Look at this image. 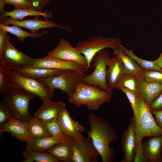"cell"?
I'll return each mask as SVG.
<instances>
[{
    "instance_id": "30",
    "label": "cell",
    "mask_w": 162,
    "mask_h": 162,
    "mask_svg": "<svg viewBox=\"0 0 162 162\" xmlns=\"http://www.w3.org/2000/svg\"><path fill=\"white\" fill-rule=\"evenodd\" d=\"M44 122L52 136L62 142L67 141L72 138L64 133L57 119Z\"/></svg>"
},
{
    "instance_id": "32",
    "label": "cell",
    "mask_w": 162,
    "mask_h": 162,
    "mask_svg": "<svg viewBox=\"0 0 162 162\" xmlns=\"http://www.w3.org/2000/svg\"><path fill=\"white\" fill-rule=\"evenodd\" d=\"M138 76L147 82L162 84V71L142 70L139 73Z\"/></svg>"
},
{
    "instance_id": "2",
    "label": "cell",
    "mask_w": 162,
    "mask_h": 162,
    "mask_svg": "<svg viewBox=\"0 0 162 162\" xmlns=\"http://www.w3.org/2000/svg\"><path fill=\"white\" fill-rule=\"evenodd\" d=\"M112 95L98 86L87 85L80 82L74 94L69 97L68 101L79 107L85 105L89 110H95L104 103H110Z\"/></svg>"
},
{
    "instance_id": "22",
    "label": "cell",
    "mask_w": 162,
    "mask_h": 162,
    "mask_svg": "<svg viewBox=\"0 0 162 162\" xmlns=\"http://www.w3.org/2000/svg\"><path fill=\"white\" fill-rule=\"evenodd\" d=\"M13 71L24 76L38 80L58 75L61 73L63 70L29 67Z\"/></svg>"
},
{
    "instance_id": "41",
    "label": "cell",
    "mask_w": 162,
    "mask_h": 162,
    "mask_svg": "<svg viewBox=\"0 0 162 162\" xmlns=\"http://www.w3.org/2000/svg\"><path fill=\"white\" fill-rule=\"evenodd\" d=\"M151 112L152 115L155 116L157 124L162 128V110L158 111L151 110Z\"/></svg>"
},
{
    "instance_id": "35",
    "label": "cell",
    "mask_w": 162,
    "mask_h": 162,
    "mask_svg": "<svg viewBox=\"0 0 162 162\" xmlns=\"http://www.w3.org/2000/svg\"><path fill=\"white\" fill-rule=\"evenodd\" d=\"M6 4L17 9H34L31 3L28 0H4Z\"/></svg>"
},
{
    "instance_id": "38",
    "label": "cell",
    "mask_w": 162,
    "mask_h": 162,
    "mask_svg": "<svg viewBox=\"0 0 162 162\" xmlns=\"http://www.w3.org/2000/svg\"><path fill=\"white\" fill-rule=\"evenodd\" d=\"M32 3L34 9L43 12L44 7L49 4L51 0H28Z\"/></svg>"
},
{
    "instance_id": "26",
    "label": "cell",
    "mask_w": 162,
    "mask_h": 162,
    "mask_svg": "<svg viewBox=\"0 0 162 162\" xmlns=\"http://www.w3.org/2000/svg\"><path fill=\"white\" fill-rule=\"evenodd\" d=\"M23 162H58L59 160L47 152L32 150L23 151Z\"/></svg>"
},
{
    "instance_id": "12",
    "label": "cell",
    "mask_w": 162,
    "mask_h": 162,
    "mask_svg": "<svg viewBox=\"0 0 162 162\" xmlns=\"http://www.w3.org/2000/svg\"><path fill=\"white\" fill-rule=\"evenodd\" d=\"M39 16H36L33 19H27L22 21L15 20L9 17H6L0 19V23L7 26L12 25L28 29L31 33L36 34L40 29L47 28H58L65 29L70 31L71 28L69 27H66L58 25L53 22L46 20L43 21L38 19Z\"/></svg>"
},
{
    "instance_id": "34",
    "label": "cell",
    "mask_w": 162,
    "mask_h": 162,
    "mask_svg": "<svg viewBox=\"0 0 162 162\" xmlns=\"http://www.w3.org/2000/svg\"><path fill=\"white\" fill-rule=\"evenodd\" d=\"M118 89L123 92L128 98L133 112V116L135 118L137 115V94L124 88L121 87Z\"/></svg>"
},
{
    "instance_id": "25",
    "label": "cell",
    "mask_w": 162,
    "mask_h": 162,
    "mask_svg": "<svg viewBox=\"0 0 162 162\" xmlns=\"http://www.w3.org/2000/svg\"><path fill=\"white\" fill-rule=\"evenodd\" d=\"M60 142H62L52 136L33 138L26 142V148L27 150L46 151L55 145Z\"/></svg>"
},
{
    "instance_id": "39",
    "label": "cell",
    "mask_w": 162,
    "mask_h": 162,
    "mask_svg": "<svg viewBox=\"0 0 162 162\" xmlns=\"http://www.w3.org/2000/svg\"><path fill=\"white\" fill-rule=\"evenodd\" d=\"M134 162H148V159L145 156L142 149V143L138 144L134 155Z\"/></svg>"
},
{
    "instance_id": "27",
    "label": "cell",
    "mask_w": 162,
    "mask_h": 162,
    "mask_svg": "<svg viewBox=\"0 0 162 162\" xmlns=\"http://www.w3.org/2000/svg\"><path fill=\"white\" fill-rule=\"evenodd\" d=\"M28 123L32 138L52 136L44 121L32 117Z\"/></svg>"
},
{
    "instance_id": "28",
    "label": "cell",
    "mask_w": 162,
    "mask_h": 162,
    "mask_svg": "<svg viewBox=\"0 0 162 162\" xmlns=\"http://www.w3.org/2000/svg\"><path fill=\"white\" fill-rule=\"evenodd\" d=\"M0 29L15 35L21 42H23L27 38H38L44 34L50 32H49L44 31L41 33L34 34L24 30L17 26L13 25L12 26H9L5 25L2 23H0Z\"/></svg>"
},
{
    "instance_id": "1",
    "label": "cell",
    "mask_w": 162,
    "mask_h": 162,
    "mask_svg": "<svg viewBox=\"0 0 162 162\" xmlns=\"http://www.w3.org/2000/svg\"><path fill=\"white\" fill-rule=\"evenodd\" d=\"M90 129L87 131L88 137L98 152L103 162H113L115 150L110 147V143L118 139L116 129L102 117L90 113L88 116Z\"/></svg>"
},
{
    "instance_id": "19",
    "label": "cell",
    "mask_w": 162,
    "mask_h": 162,
    "mask_svg": "<svg viewBox=\"0 0 162 162\" xmlns=\"http://www.w3.org/2000/svg\"><path fill=\"white\" fill-rule=\"evenodd\" d=\"M106 65L108 67L107 71L108 86L113 94V89L116 88L117 83L124 74V67L121 60L116 56L112 58L109 57L106 61Z\"/></svg>"
},
{
    "instance_id": "3",
    "label": "cell",
    "mask_w": 162,
    "mask_h": 162,
    "mask_svg": "<svg viewBox=\"0 0 162 162\" xmlns=\"http://www.w3.org/2000/svg\"><path fill=\"white\" fill-rule=\"evenodd\" d=\"M2 95L1 101L8 109L12 118L28 122L33 117L29 111V105L36 96L14 86H11Z\"/></svg>"
},
{
    "instance_id": "7",
    "label": "cell",
    "mask_w": 162,
    "mask_h": 162,
    "mask_svg": "<svg viewBox=\"0 0 162 162\" xmlns=\"http://www.w3.org/2000/svg\"><path fill=\"white\" fill-rule=\"evenodd\" d=\"M109 55V52L106 49L97 53L91 61V66L94 68V71L91 74L84 77L81 82L87 85L98 86L112 94L107 82L106 61Z\"/></svg>"
},
{
    "instance_id": "11",
    "label": "cell",
    "mask_w": 162,
    "mask_h": 162,
    "mask_svg": "<svg viewBox=\"0 0 162 162\" xmlns=\"http://www.w3.org/2000/svg\"><path fill=\"white\" fill-rule=\"evenodd\" d=\"M99 156L90 138L83 136L79 141H74L72 162H98Z\"/></svg>"
},
{
    "instance_id": "16",
    "label": "cell",
    "mask_w": 162,
    "mask_h": 162,
    "mask_svg": "<svg viewBox=\"0 0 162 162\" xmlns=\"http://www.w3.org/2000/svg\"><path fill=\"white\" fill-rule=\"evenodd\" d=\"M137 94L149 106L162 92V84L148 82L137 76Z\"/></svg>"
},
{
    "instance_id": "8",
    "label": "cell",
    "mask_w": 162,
    "mask_h": 162,
    "mask_svg": "<svg viewBox=\"0 0 162 162\" xmlns=\"http://www.w3.org/2000/svg\"><path fill=\"white\" fill-rule=\"evenodd\" d=\"M11 86L21 88L40 98L42 101L51 100L54 90L39 81L23 76L13 70H9Z\"/></svg>"
},
{
    "instance_id": "5",
    "label": "cell",
    "mask_w": 162,
    "mask_h": 162,
    "mask_svg": "<svg viewBox=\"0 0 162 162\" xmlns=\"http://www.w3.org/2000/svg\"><path fill=\"white\" fill-rule=\"evenodd\" d=\"M86 75L85 72L68 69L63 70L58 75L38 80L53 90L57 89L65 92L70 97L74 93L82 79Z\"/></svg>"
},
{
    "instance_id": "17",
    "label": "cell",
    "mask_w": 162,
    "mask_h": 162,
    "mask_svg": "<svg viewBox=\"0 0 162 162\" xmlns=\"http://www.w3.org/2000/svg\"><path fill=\"white\" fill-rule=\"evenodd\" d=\"M0 134L9 132L20 141L26 143L31 137L29 133L28 122L12 118L0 126Z\"/></svg>"
},
{
    "instance_id": "14",
    "label": "cell",
    "mask_w": 162,
    "mask_h": 162,
    "mask_svg": "<svg viewBox=\"0 0 162 162\" xmlns=\"http://www.w3.org/2000/svg\"><path fill=\"white\" fill-rule=\"evenodd\" d=\"M31 67L64 70L71 69L84 72L85 68L79 63L62 60L48 55L39 59H34Z\"/></svg>"
},
{
    "instance_id": "15",
    "label": "cell",
    "mask_w": 162,
    "mask_h": 162,
    "mask_svg": "<svg viewBox=\"0 0 162 162\" xmlns=\"http://www.w3.org/2000/svg\"><path fill=\"white\" fill-rule=\"evenodd\" d=\"M57 120L64 133L72 138L75 142L79 141L84 136L81 133L85 130V129L78 122L72 119L66 107Z\"/></svg>"
},
{
    "instance_id": "23",
    "label": "cell",
    "mask_w": 162,
    "mask_h": 162,
    "mask_svg": "<svg viewBox=\"0 0 162 162\" xmlns=\"http://www.w3.org/2000/svg\"><path fill=\"white\" fill-rule=\"evenodd\" d=\"M41 16L45 18H51L52 14L51 11H47L45 12L37 11L34 9H17L15 8L9 11H4L0 14V18L9 17L11 19L15 20L23 19L25 17L29 16Z\"/></svg>"
},
{
    "instance_id": "18",
    "label": "cell",
    "mask_w": 162,
    "mask_h": 162,
    "mask_svg": "<svg viewBox=\"0 0 162 162\" xmlns=\"http://www.w3.org/2000/svg\"><path fill=\"white\" fill-rule=\"evenodd\" d=\"M65 104L61 100L54 102L51 100L43 101L41 106L34 114V117L44 121L57 119Z\"/></svg>"
},
{
    "instance_id": "29",
    "label": "cell",
    "mask_w": 162,
    "mask_h": 162,
    "mask_svg": "<svg viewBox=\"0 0 162 162\" xmlns=\"http://www.w3.org/2000/svg\"><path fill=\"white\" fill-rule=\"evenodd\" d=\"M124 52L134 60L142 70H155L162 71V70L154 61H149L142 59L134 53L131 50L126 49L122 45Z\"/></svg>"
},
{
    "instance_id": "37",
    "label": "cell",
    "mask_w": 162,
    "mask_h": 162,
    "mask_svg": "<svg viewBox=\"0 0 162 162\" xmlns=\"http://www.w3.org/2000/svg\"><path fill=\"white\" fill-rule=\"evenodd\" d=\"M8 33L0 29V66H3V54L4 48L5 41Z\"/></svg>"
},
{
    "instance_id": "9",
    "label": "cell",
    "mask_w": 162,
    "mask_h": 162,
    "mask_svg": "<svg viewBox=\"0 0 162 162\" xmlns=\"http://www.w3.org/2000/svg\"><path fill=\"white\" fill-rule=\"evenodd\" d=\"M10 39L8 34L5 41L3 66L8 70L31 67L34 59L17 50L10 42Z\"/></svg>"
},
{
    "instance_id": "33",
    "label": "cell",
    "mask_w": 162,
    "mask_h": 162,
    "mask_svg": "<svg viewBox=\"0 0 162 162\" xmlns=\"http://www.w3.org/2000/svg\"><path fill=\"white\" fill-rule=\"evenodd\" d=\"M11 87L9 75V70L4 66H0V94L2 95Z\"/></svg>"
},
{
    "instance_id": "42",
    "label": "cell",
    "mask_w": 162,
    "mask_h": 162,
    "mask_svg": "<svg viewBox=\"0 0 162 162\" xmlns=\"http://www.w3.org/2000/svg\"><path fill=\"white\" fill-rule=\"evenodd\" d=\"M154 61L162 70V53L160 54L159 57Z\"/></svg>"
},
{
    "instance_id": "21",
    "label": "cell",
    "mask_w": 162,
    "mask_h": 162,
    "mask_svg": "<svg viewBox=\"0 0 162 162\" xmlns=\"http://www.w3.org/2000/svg\"><path fill=\"white\" fill-rule=\"evenodd\" d=\"M74 140L71 138L64 142L58 143L46 151L59 160L72 162Z\"/></svg>"
},
{
    "instance_id": "31",
    "label": "cell",
    "mask_w": 162,
    "mask_h": 162,
    "mask_svg": "<svg viewBox=\"0 0 162 162\" xmlns=\"http://www.w3.org/2000/svg\"><path fill=\"white\" fill-rule=\"evenodd\" d=\"M135 75L130 74H124L119 80L116 86L118 89L124 88L133 91L137 94L136 79Z\"/></svg>"
},
{
    "instance_id": "20",
    "label": "cell",
    "mask_w": 162,
    "mask_h": 162,
    "mask_svg": "<svg viewBox=\"0 0 162 162\" xmlns=\"http://www.w3.org/2000/svg\"><path fill=\"white\" fill-rule=\"evenodd\" d=\"M143 144L142 149L144 155L148 162L161 161V152L162 146V135L150 137Z\"/></svg>"
},
{
    "instance_id": "43",
    "label": "cell",
    "mask_w": 162,
    "mask_h": 162,
    "mask_svg": "<svg viewBox=\"0 0 162 162\" xmlns=\"http://www.w3.org/2000/svg\"><path fill=\"white\" fill-rule=\"evenodd\" d=\"M6 4L4 0H0V14H1L5 11L4 10V7Z\"/></svg>"
},
{
    "instance_id": "40",
    "label": "cell",
    "mask_w": 162,
    "mask_h": 162,
    "mask_svg": "<svg viewBox=\"0 0 162 162\" xmlns=\"http://www.w3.org/2000/svg\"><path fill=\"white\" fill-rule=\"evenodd\" d=\"M149 106L151 110L158 111L162 110V92Z\"/></svg>"
},
{
    "instance_id": "10",
    "label": "cell",
    "mask_w": 162,
    "mask_h": 162,
    "mask_svg": "<svg viewBox=\"0 0 162 162\" xmlns=\"http://www.w3.org/2000/svg\"><path fill=\"white\" fill-rule=\"evenodd\" d=\"M47 55L62 60L77 62L83 66L86 70L87 67V62L85 57L64 38H61L56 47L49 52Z\"/></svg>"
},
{
    "instance_id": "4",
    "label": "cell",
    "mask_w": 162,
    "mask_h": 162,
    "mask_svg": "<svg viewBox=\"0 0 162 162\" xmlns=\"http://www.w3.org/2000/svg\"><path fill=\"white\" fill-rule=\"evenodd\" d=\"M135 118L138 144L143 138L162 135V128L157 124L148 106L137 94V115Z\"/></svg>"
},
{
    "instance_id": "44",
    "label": "cell",
    "mask_w": 162,
    "mask_h": 162,
    "mask_svg": "<svg viewBox=\"0 0 162 162\" xmlns=\"http://www.w3.org/2000/svg\"><path fill=\"white\" fill-rule=\"evenodd\" d=\"M161 157H162V156H161Z\"/></svg>"
},
{
    "instance_id": "13",
    "label": "cell",
    "mask_w": 162,
    "mask_h": 162,
    "mask_svg": "<svg viewBox=\"0 0 162 162\" xmlns=\"http://www.w3.org/2000/svg\"><path fill=\"white\" fill-rule=\"evenodd\" d=\"M121 143L124 154L121 162H134L138 145L135 119L134 116L129 125L122 134Z\"/></svg>"
},
{
    "instance_id": "36",
    "label": "cell",
    "mask_w": 162,
    "mask_h": 162,
    "mask_svg": "<svg viewBox=\"0 0 162 162\" xmlns=\"http://www.w3.org/2000/svg\"><path fill=\"white\" fill-rule=\"evenodd\" d=\"M12 118L10 111L4 103L0 102V126Z\"/></svg>"
},
{
    "instance_id": "24",
    "label": "cell",
    "mask_w": 162,
    "mask_h": 162,
    "mask_svg": "<svg viewBox=\"0 0 162 162\" xmlns=\"http://www.w3.org/2000/svg\"><path fill=\"white\" fill-rule=\"evenodd\" d=\"M122 45L119 44L113 49L112 55L116 56L121 60L124 67V74H130L138 76L142 70L136 62L123 52Z\"/></svg>"
},
{
    "instance_id": "6",
    "label": "cell",
    "mask_w": 162,
    "mask_h": 162,
    "mask_svg": "<svg viewBox=\"0 0 162 162\" xmlns=\"http://www.w3.org/2000/svg\"><path fill=\"white\" fill-rule=\"evenodd\" d=\"M121 40L118 38H104L101 35H98L88 40L79 42L75 47L87 60L88 65L86 70L87 71L91 68L92 60L97 53L107 48L113 49L118 45L121 44Z\"/></svg>"
}]
</instances>
